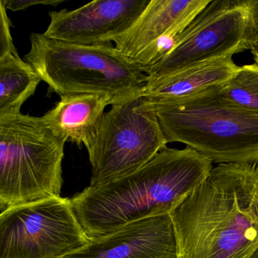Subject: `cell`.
<instances>
[{
	"instance_id": "obj_3",
	"label": "cell",
	"mask_w": 258,
	"mask_h": 258,
	"mask_svg": "<svg viewBox=\"0 0 258 258\" xmlns=\"http://www.w3.org/2000/svg\"><path fill=\"white\" fill-rule=\"evenodd\" d=\"M221 85L171 102L146 104L155 110L167 143H183L212 163L258 165V114L228 100Z\"/></svg>"
},
{
	"instance_id": "obj_4",
	"label": "cell",
	"mask_w": 258,
	"mask_h": 258,
	"mask_svg": "<svg viewBox=\"0 0 258 258\" xmlns=\"http://www.w3.org/2000/svg\"><path fill=\"white\" fill-rule=\"evenodd\" d=\"M27 61L48 85V95L96 93L111 105L141 96L148 75L110 43L81 45L32 33Z\"/></svg>"
},
{
	"instance_id": "obj_19",
	"label": "cell",
	"mask_w": 258,
	"mask_h": 258,
	"mask_svg": "<svg viewBox=\"0 0 258 258\" xmlns=\"http://www.w3.org/2000/svg\"><path fill=\"white\" fill-rule=\"evenodd\" d=\"M250 52L253 55V59L258 64V40L250 46Z\"/></svg>"
},
{
	"instance_id": "obj_10",
	"label": "cell",
	"mask_w": 258,
	"mask_h": 258,
	"mask_svg": "<svg viewBox=\"0 0 258 258\" xmlns=\"http://www.w3.org/2000/svg\"><path fill=\"white\" fill-rule=\"evenodd\" d=\"M62 258H178L170 214L148 217L93 238Z\"/></svg>"
},
{
	"instance_id": "obj_20",
	"label": "cell",
	"mask_w": 258,
	"mask_h": 258,
	"mask_svg": "<svg viewBox=\"0 0 258 258\" xmlns=\"http://www.w3.org/2000/svg\"><path fill=\"white\" fill-rule=\"evenodd\" d=\"M250 258H258V247L256 249L254 252L252 253L251 256H250Z\"/></svg>"
},
{
	"instance_id": "obj_12",
	"label": "cell",
	"mask_w": 258,
	"mask_h": 258,
	"mask_svg": "<svg viewBox=\"0 0 258 258\" xmlns=\"http://www.w3.org/2000/svg\"><path fill=\"white\" fill-rule=\"evenodd\" d=\"M109 99L96 93H76L61 96L55 107L42 116L46 127L64 142L87 150L94 141Z\"/></svg>"
},
{
	"instance_id": "obj_9",
	"label": "cell",
	"mask_w": 258,
	"mask_h": 258,
	"mask_svg": "<svg viewBox=\"0 0 258 258\" xmlns=\"http://www.w3.org/2000/svg\"><path fill=\"white\" fill-rule=\"evenodd\" d=\"M150 0H95L77 10L49 13L44 35L81 45L114 42L141 16Z\"/></svg>"
},
{
	"instance_id": "obj_11",
	"label": "cell",
	"mask_w": 258,
	"mask_h": 258,
	"mask_svg": "<svg viewBox=\"0 0 258 258\" xmlns=\"http://www.w3.org/2000/svg\"><path fill=\"white\" fill-rule=\"evenodd\" d=\"M211 0H150L134 25L116 39V50L132 62L151 45L178 35Z\"/></svg>"
},
{
	"instance_id": "obj_15",
	"label": "cell",
	"mask_w": 258,
	"mask_h": 258,
	"mask_svg": "<svg viewBox=\"0 0 258 258\" xmlns=\"http://www.w3.org/2000/svg\"><path fill=\"white\" fill-rule=\"evenodd\" d=\"M222 94L232 103L258 114V64L238 68L230 79L222 84Z\"/></svg>"
},
{
	"instance_id": "obj_16",
	"label": "cell",
	"mask_w": 258,
	"mask_h": 258,
	"mask_svg": "<svg viewBox=\"0 0 258 258\" xmlns=\"http://www.w3.org/2000/svg\"><path fill=\"white\" fill-rule=\"evenodd\" d=\"M10 25L7 9L0 3V58L9 54L18 53L10 32Z\"/></svg>"
},
{
	"instance_id": "obj_13",
	"label": "cell",
	"mask_w": 258,
	"mask_h": 258,
	"mask_svg": "<svg viewBox=\"0 0 258 258\" xmlns=\"http://www.w3.org/2000/svg\"><path fill=\"white\" fill-rule=\"evenodd\" d=\"M232 56L225 55L204 61L173 75L148 81L142 91V98L149 105H157L188 97L224 84L239 68Z\"/></svg>"
},
{
	"instance_id": "obj_1",
	"label": "cell",
	"mask_w": 258,
	"mask_h": 258,
	"mask_svg": "<svg viewBox=\"0 0 258 258\" xmlns=\"http://www.w3.org/2000/svg\"><path fill=\"white\" fill-rule=\"evenodd\" d=\"M170 215L178 258H250L258 247V165L218 164Z\"/></svg>"
},
{
	"instance_id": "obj_8",
	"label": "cell",
	"mask_w": 258,
	"mask_h": 258,
	"mask_svg": "<svg viewBox=\"0 0 258 258\" xmlns=\"http://www.w3.org/2000/svg\"><path fill=\"white\" fill-rule=\"evenodd\" d=\"M247 19L245 0H211L178 35L174 48L147 72L148 81L247 50Z\"/></svg>"
},
{
	"instance_id": "obj_6",
	"label": "cell",
	"mask_w": 258,
	"mask_h": 258,
	"mask_svg": "<svg viewBox=\"0 0 258 258\" xmlns=\"http://www.w3.org/2000/svg\"><path fill=\"white\" fill-rule=\"evenodd\" d=\"M167 143L155 110L141 96L111 105L87 150L92 167L89 186H99L136 171Z\"/></svg>"
},
{
	"instance_id": "obj_2",
	"label": "cell",
	"mask_w": 258,
	"mask_h": 258,
	"mask_svg": "<svg viewBox=\"0 0 258 258\" xmlns=\"http://www.w3.org/2000/svg\"><path fill=\"white\" fill-rule=\"evenodd\" d=\"M212 169V162L194 149L167 146L136 171L75 195L72 206L93 239L133 222L170 214Z\"/></svg>"
},
{
	"instance_id": "obj_17",
	"label": "cell",
	"mask_w": 258,
	"mask_h": 258,
	"mask_svg": "<svg viewBox=\"0 0 258 258\" xmlns=\"http://www.w3.org/2000/svg\"><path fill=\"white\" fill-rule=\"evenodd\" d=\"M247 19L245 43L247 49L258 40V0H245Z\"/></svg>"
},
{
	"instance_id": "obj_14",
	"label": "cell",
	"mask_w": 258,
	"mask_h": 258,
	"mask_svg": "<svg viewBox=\"0 0 258 258\" xmlns=\"http://www.w3.org/2000/svg\"><path fill=\"white\" fill-rule=\"evenodd\" d=\"M41 79L19 54L0 58V117L21 113L23 104L33 96Z\"/></svg>"
},
{
	"instance_id": "obj_18",
	"label": "cell",
	"mask_w": 258,
	"mask_h": 258,
	"mask_svg": "<svg viewBox=\"0 0 258 258\" xmlns=\"http://www.w3.org/2000/svg\"><path fill=\"white\" fill-rule=\"evenodd\" d=\"M64 2V0H1L0 3L4 4L7 10L13 12L22 11L29 7L37 5L58 7Z\"/></svg>"
},
{
	"instance_id": "obj_7",
	"label": "cell",
	"mask_w": 258,
	"mask_h": 258,
	"mask_svg": "<svg viewBox=\"0 0 258 258\" xmlns=\"http://www.w3.org/2000/svg\"><path fill=\"white\" fill-rule=\"evenodd\" d=\"M90 240L68 198L10 207L0 214V258H62Z\"/></svg>"
},
{
	"instance_id": "obj_5",
	"label": "cell",
	"mask_w": 258,
	"mask_h": 258,
	"mask_svg": "<svg viewBox=\"0 0 258 258\" xmlns=\"http://www.w3.org/2000/svg\"><path fill=\"white\" fill-rule=\"evenodd\" d=\"M64 140L41 117H0V209L61 197Z\"/></svg>"
}]
</instances>
